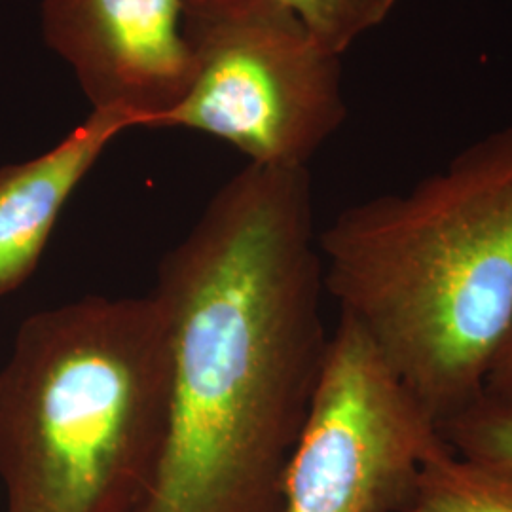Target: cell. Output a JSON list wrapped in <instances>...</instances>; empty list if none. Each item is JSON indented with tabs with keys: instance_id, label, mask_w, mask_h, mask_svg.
<instances>
[{
	"instance_id": "6da1fadb",
	"label": "cell",
	"mask_w": 512,
	"mask_h": 512,
	"mask_svg": "<svg viewBox=\"0 0 512 512\" xmlns=\"http://www.w3.org/2000/svg\"><path fill=\"white\" fill-rule=\"evenodd\" d=\"M164 452L133 512H281L329 351L308 167L249 164L160 264Z\"/></svg>"
},
{
	"instance_id": "7a4b0ae2",
	"label": "cell",
	"mask_w": 512,
	"mask_h": 512,
	"mask_svg": "<svg viewBox=\"0 0 512 512\" xmlns=\"http://www.w3.org/2000/svg\"><path fill=\"white\" fill-rule=\"evenodd\" d=\"M325 293L435 418L484 395L512 323V126L317 234Z\"/></svg>"
},
{
	"instance_id": "3957f363",
	"label": "cell",
	"mask_w": 512,
	"mask_h": 512,
	"mask_svg": "<svg viewBox=\"0 0 512 512\" xmlns=\"http://www.w3.org/2000/svg\"><path fill=\"white\" fill-rule=\"evenodd\" d=\"M171 330L156 294L37 311L0 366L6 512H133L164 452Z\"/></svg>"
},
{
	"instance_id": "277c9868",
	"label": "cell",
	"mask_w": 512,
	"mask_h": 512,
	"mask_svg": "<svg viewBox=\"0 0 512 512\" xmlns=\"http://www.w3.org/2000/svg\"><path fill=\"white\" fill-rule=\"evenodd\" d=\"M196 71L165 128L202 131L249 164L308 167L348 107L340 55L277 0H196Z\"/></svg>"
},
{
	"instance_id": "5b68a950",
	"label": "cell",
	"mask_w": 512,
	"mask_h": 512,
	"mask_svg": "<svg viewBox=\"0 0 512 512\" xmlns=\"http://www.w3.org/2000/svg\"><path fill=\"white\" fill-rule=\"evenodd\" d=\"M444 448L439 421L340 315L285 473L281 512H404L423 463Z\"/></svg>"
},
{
	"instance_id": "8992f818",
	"label": "cell",
	"mask_w": 512,
	"mask_h": 512,
	"mask_svg": "<svg viewBox=\"0 0 512 512\" xmlns=\"http://www.w3.org/2000/svg\"><path fill=\"white\" fill-rule=\"evenodd\" d=\"M196 0H42L46 46L73 67L93 110L164 129L194 80Z\"/></svg>"
},
{
	"instance_id": "52a82bcc",
	"label": "cell",
	"mask_w": 512,
	"mask_h": 512,
	"mask_svg": "<svg viewBox=\"0 0 512 512\" xmlns=\"http://www.w3.org/2000/svg\"><path fill=\"white\" fill-rule=\"evenodd\" d=\"M129 128L135 122L124 112L92 110L48 152L0 167V300L35 274L63 207L105 148Z\"/></svg>"
},
{
	"instance_id": "ba28073f",
	"label": "cell",
	"mask_w": 512,
	"mask_h": 512,
	"mask_svg": "<svg viewBox=\"0 0 512 512\" xmlns=\"http://www.w3.org/2000/svg\"><path fill=\"white\" fill-rule=\"evenodd\" d=\"M404 512H512V467L448 446L423 463Z\"/></svg>"
},
{
	"instance_id": "9c48e42d",
	"label": "cell",
	"mask_w": 512,
	"mask_h": 512,
	"mask_svg": "<svg viewBox=\"0 0 512 512\" xmlns=\"http://www.w3.org/2000/svg\"><path fill=\"white\" fill-rule=\"evenodd\" d=\"M293 10L311 35L336 55L378 29L399 0H277Z\"/></svg>"
},
{
	"instance_id": "30bf717a",
	"label": "cell",
	"mask_w": 512,
	"mask_h": 512,
	"mask_svg": "<svg viewBox=\"0 0 512 512\" xmlns=\"http://www.w3.org/2000/svg\"><path fill=\"white\" fill-rule=\"evenodd\" d=\"M448 446L461 456L512 467V401L482 395L440 423Z\"/></svg>"
},
{
	"instance_id": "8fae6325",
	"label": "cell",
	"mask_w": 512,
	"mask_h": 512,
	"mask_svg": "<svg viewBox=\"0 0 512 512\" xmlns=\"http://www.w3.org/2000/svg\"><path fill=\"white\" fill-rule=\"evenodd\" d=\"M484 393L495 399L512 401V323L495 353Z\"/></svg>"
}]
</instances>
